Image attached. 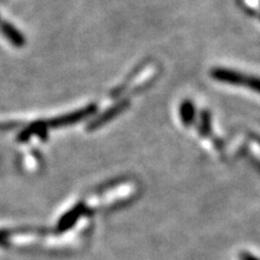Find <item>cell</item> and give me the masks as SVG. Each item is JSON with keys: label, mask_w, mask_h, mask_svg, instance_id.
Returning <instances> with one entry per match:
<instances>
[{"label": "cell", "mask_w": 260, "mask_h": 260, "mask_svg": "<svg viewBox=\"0 0 260 260\" xmlns=\"http://www.w3.org/2000/svg\"><path fill=\"white\" fill-rule=\"evenodd\" d=\"M83 212V207L82 205H79V206L74 207L73 210L69 211L67 214H64L63 217H61L59 223H58V230H60V232H64V230L69 229L75 224L77 219L80 218L81 213Z\"/></svg>", "instance_id": "cell-1"}, {"label": "cell", "mask_w": 260, "mask_h": 260, "mask_svg": "<svg viewBox=\"0 0 260 260\" xmlns=\"http://www.w3.org/2000/svg\"><path fill=\"white\" fill-rule=\"evenodd\" d=\"M0 29H2V31L4 32L5 37L8 38L9 40L15 45V46H18V47L23 46L24 45L23 35H22L21 32L14 27V25L0 21Z\"/></svg>", "instance_id": "cell-2"}, {"label": "cell", "mask_w": 260, "mask_h": 260, "mask_svg": "<svg viewBox=\"0 0 260 260\" xmlns=\"http://www.w3.org/2000/svg\"><path fill=\"white\" fill-rule=\"evenodd\" d=\"M8 243V233L0 232V246H5Z\"/></svg>", "instance_id": "cell-3"}, {"label": "cell", "mask_w": 260, "mask_h": 260, "mask_svg": "<svg viewBox=\"0 0 260 260\" xmlns=\"http://www.w3.org/2000/svg\"><path fill=\"white\" fill-rule=\"evenodd\" d=\"M241 260H259V259L255 258V256H253L252 254H248V253H242Z\"/></svg>", "instance_id": "cell-4"}]
</instances>
